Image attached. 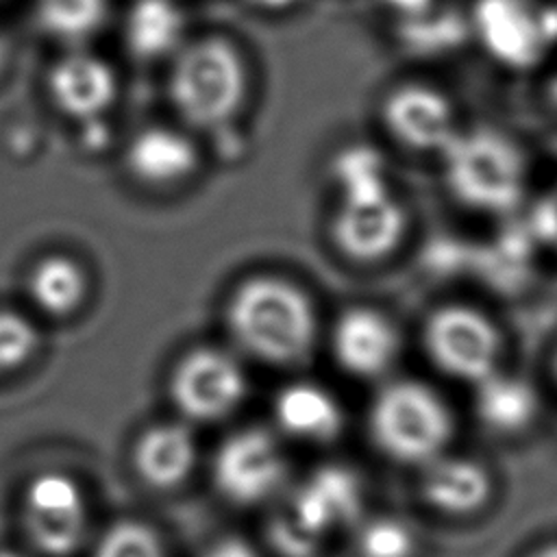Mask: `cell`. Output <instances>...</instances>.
<instances>
[{
    "label": "cell",
    "mask_w": 557,
    "mask_h": 557,
    "mask_svg": "<svg viewBox=\"0 0 557 557\" xmlns=\"http://www.w3.org/2000/svg\"><path fill=\"white\" fill-rule=\"evenodd\" d=\"M224 320L237 348L278 368L305 363L318 337L309 296L298 285L270 274L239 283L226 302Z\"/></svg>",
    "instance_id": "cell-1"
},
{
    "label": "cell",
    "mask_w": 557,
    "mask_h": 557,
    "mask_svg": "<svg viewBox=\"0 0 557 557\" xmlns=\"http://www.w3.org/2000/svg\"><path fill=\"white\" fill-rule=\"evenodd\" d=\"M361 485L344 466H324L311 472L274 511L268 540L281 557H315L326 537L357 522Z\"/></svg>",
    "instance_id": "cell-2"
},
{
    "label": "cell",
    "mask_w": 557,
    "mask_h": 557,
    "mask_svg": "<svg viewBox=\"0 0 557 557\" xmlns=\"http://www.w3.org/2000/svg\"><path fill=\"white\" fill-rule=\"evenodd\" d=\"M246 98V67L237 48L220 37L183 46L170 72V100L194 128L222 131Z\"/></svg>",
    "instance_id": "cell-3"
},
{
    "label": "cell",
    "mask_w": 557,
    "mask_h": 557,
    "mask_svg": "<svg viewBox=\"0 0 557 557\" xmlns=\"http://www.w3.org/2000/svg\"><path fill=\"white\" fill-rule=\"evenodd\" d=\"M374 446L392 461L426 466L444 455L455 422L444 398L420 381H394L372 400L368 413Z\"/></svg>",
    "instance_id": "cell-4"
},
{
    "label": "cell",
    "mask_w": 557,
    "mask_h": 557,
    "mask_svg": "<svg viewBox=\"0 0 557 557\" xmlns=\"http://www.w3.org/2000/svg\"><path fill=\"white\" fill-rule=\"evenodd\" d=\"M450 194L466 207L500 213L518 205L527 168L513 141L496 131L457 133L440 152Z\"/></svg>",
    "instance_id": "cell-5"
},
{
    "label": "cell",
    "mask_w": 557,
    "mask_h": 557,
    "mask_svg": "<svg viewBox=\"0 0 557 557\" xmlns=\"http://www.w3.org/2000/svg\"><path fill=\"white\" fill-rule=\"evenodd\" d=\"M422 346L440 372L470 385L494 376L503 357L498 326L468 305H444L431 311L422 326Z\"/></svg>",
    "instance_id": "cell-6"
},
{
    "label": "cell",
    "mask_w": 557,
    "mask_h": 557,
    "mask_svg": "<svg viewBox=\"0 0 557 557\" xmlns=\"http://www.w3.org/2000/svg\"><path fill=\"white\" fill-rule=\"evenodd\" d=\"M22 529L46 557H72L89 533V505L81 483L59 470L35 474L20 500Z\"/></svg>",
    "instance_id": "cell-7"
},
{
    "label": "cell",
    "mask_w": 557,
    "mask_h": 557,
    "mask_svg": "<svg viewBox=\"0 0 557 557\" xmlns=\"http://www.w3.org/2000/svg\"><path fill=\"white\" fill-rule=\"evenodd\" d=\"M218 494L237 507L274 498L287 481V459L278 440L261 426L242 429L218 446L211 463Z\"/></svg>",
    "instance_id": "cell-8"
},
{
    "label": "cell",
    "mask_w": 557,
    "mask_h": 557,
    "mask_svg": "<svg viewBox=\"0 0 557 557\" xmlns=\"http://www.w3.org/2000/svg\"><path fill=\"white\" fill-rule=\"evenodd\" d=\"M248 392L239 361L220 348L187 352L170 376V398L189 422H220L235 413Z\"/></svg>",
    "instance_id": "cell-9"
},
{
    "label": "cell",
    "mask_w": 557,
    "mask_h": 557,
    "mask_svg": "<svg viewBox=\"0 0 557 557\" xmlns=\"http://www.w3.org/2000/svg\"><path fill=\"white\" fill-rule=\"evenodd\" d=\"M405 228V209L389 191H381L342 198L331 220V239L346 259L376 263L398 248Z\"/></svg>",
    "instance_id": "cell-10"
},
{
    "label": "cell",
    "mask_w": 557,
    "mask_h": 557,
    "mask_svg": "<svg viewBox=\"0 0 557 557\" xmlns=\"http://www.w3.org/2000/svg\"><path fill=\"white\" fill-rule=\"evenodd\" d=\"M381 122L396 144L416 152H442L459 133L450 100L422 83L392 89L381 104Z\"/></svg>",
    "instance_id": "cell-11"
},
{
    "label": "cell",
    "mask_w": 557,
    "mask_h": 557,
    "mask_svg": "<svg viewBox=\"0 0 557 557\" xmlns=\"http://www.w3.org/2000/svg\"><path fill=\"white\" fill-rule=\"evenodd\" d=\"M331 350L346 374L370 381L394 368L400 355V333L381 311L350 307L333 324Z\"/></svg>",
    "instance_id": "cell-12"
},
{
    "label": "cell",
    "mask_w": 557,
    "mask_h": 557,
    "mask_svg": "<svg viewBox=\"0 0 557 557\" xmlns=\"http://www.w3.org/2000/svg\"><path fill=\"white\" fill-rule=\"evenodd\" d=\"M474 28L490 54L513 67L533 65L548 39V22L531 0H479Z\"/></svg>",
    "instance_id": "cell-13"
},
{
    "label": "cell",
    "mask_w": 557,
    "mask_h": 557,
    "mask_svg": "<svg viewBox=\"0 0 557 557\" xmlns=\"http://www.w3.org/2000/svg\"><path fill=\"white\" fill-rule=\"evenodd\" d=\"M52 102L78 120H96L117 96V78L109 63L87 52H72L59 59L48 76Z\"/></svg>",
    "instance_id": "cell-14"
},
{
    "label": "cell",
    "mask_w": 557,
    "mask_h": 557,
    "mask_svg": "<svg viewBox=\"0 0 557 557\" xmlns=\"http://www.w3.org/2000/svg\"><path fill=\"white\" fill-rule=\"evenodd\" d=\"M492 490V476L476 459L440 455L422 466L420 496L431 509L444 516L466 518L481 511Z\"/></svg>",
    "instance_id": "cell-15"
},
{
    "label": "cell",
    "mask_w": 557,
    "mask_h": 557,
    "mask_svg": "<svg viewBox=\"0 0 557 557\" xmlns=\"http://www.w3.org/2000/svg\"><path fill=\"white\" fill-rule=\"evenodd\" d=\"M198 446L187 424L159 422L139 433L133 446V468L139 481L168 492L183 485L196 468Z\"/></svg>",
    "instance_id": "cell-16"
},
{
    "label": "cell",
    "mask_w": 557,
    "mask_h": 557,
    "mask_svg": "<svg viewBox=\"0 0 557 557\" xmlns=\"http://www.w3.org/2000/svg\"><path fill=\"white\" fill-rule=\"evenodd\" d=\"M198 148L181 131L150 126L139 131L126 148V168L144 185L168 187L183 183L198 170Z\"/></svg>",
    "instance_id": "cell-17"
},
{
    "label": "cell",
    "mask_w": 557,
    "mask_h": 557,
    "mask_svg": "<svg viewBox=\"0 0 557 557\" xmlns=\"http://www.w3.org/2000/svg\"><path fill=\"white\" fill-rule=\"evenodd\" d=\"M274 420L285 435L309 444H331L344 431L339 403L329 389L307 381L292 383L278 392Z\"/></svg>",
    "instance_id": "cell-18"
},
{
    "label": "cell",
    "mask_w": 557,
    "mask_h": 557,
    "mask_svg": "<svg viewBox=\"0 0 557 557\" xmlns=\"http://www.w3.org/2000/svg\"><path fill=\"white\" fill-rule=\"evenodd\" d=\"M183 13L172 0H135L128 9L124 37L137 59L154 61L181 50Z\"/></svg>",
    "instance_id": "cell-19"
},
{
    "label": "cell",
    "mask_w": 557,
    "mask_h": 557,
    "mask_svg": "<svg viewBox=\"0 0 557 557\" xmlns=\"http://www.w3.org/2000/svg\"><path fill=\"white\" fill-rule=\"evenodd\" d=\"M537 413V398L524 381L494 374L476 385V416L498 435H518Z\"/></svg>",
    "instance_id": "cell-20"
},
{
    "label": "cell",
    "mask_w": 557,
    "mask_h": 557,
    "mask_svg": "<svg viewBox=\"0 0 557 557\" xmlns=\"http://www.w3.org/2000/svg\"><path fill=\"white\" fill-rule=\"evenodd\" d=\"M87 294L83 268L67 257L41 259L28 276V296L35 307L52 318L74 313Z\"/></svg>",
    "instance_id": "cell-21"
},
{
    "label": "cell",
    "mask_w": 557,
    "mask_h": 557,
    "mask_svg": "<svg viewBox=\"0 0 557 557\" xmlns=\"http://www.w3.org/2000/svg\"><path fill=\"white\" fill-rule=\"evenodd\" d=\"M39 26L67 44L91 37L107 15V0H35Z\"/></svg>",
    "instance_id": "cell-22"
},
{
    "label": "cell",
    "mask_w": 557,
    "mask_h": 557,
    "mask_svg": "<svg viewBox=\"0 0 557 557\" xmlns=\"http://www.w3.org/2000/svg\"><path fill=\"white\" fill-rule=\"evenodd\" d=\"M357 557H416L418 535L396 516L366 520L355 533Z\"/></svg>",
    "instance_id": "cell-23"
},
{
    "label": "cell",
    "mask_w": 557,
    "mask_h": 557,
    "mask_svg": "<svg viewBox=\"0 0 557 557\" xmlns=\"http://www.w3.org/2000/svg\"><path fill=\"white\" fill-rule=\"evenodd\" d=\"M91 557H170V553L150 524L122 518L102 531Z\"/></svg>",
    "instance_id": "cell-24"
},
{
    "label": "cell",
    "mask_w": 557,
    "mask_h": 557,
    "mask_svg": "<svg viewBox=\"0 0 557 557\" xmlns=\"http://www.w3.org/2000/svg\"><path fill=\"white\" fill-rule=\"evenodd\" d=\"M335 176L342 198L387 191L381 154L370 146H350L335 161Z\"/></svg>",
    "instance_id": "cell-25"
},
{
    "label": "cell",
    "mask_w": 557,
    "mask_h": 557,
    "mask_svg": "<svg viewBox=\"0 0 557 557\" xmlns=\"http://www.w3.org/2000/svg\"><path fill=\"white\" fill-rule=\"evenodd\" d=\"M39 346L35 324L9 309H0V376L9 374L33 359Z\"/></svg>",
    "instance_id": "cell-26"
},
{
    "label": "cell",
    "mask_w": 557,
    "mask_h": 557,
    "mask_svg": "<svg viewBox=\"0 0 557 557\" xmlns=\"http://www.w3.org/2000/svg\"><path fill=\"white\" fill-rule=\"evenodd\" d=\"M202 557H259L257 550L239 537H222L218 542H213Z\"/></svg>",
    "instance_id": "cell-27"
},
{
    "label": "cell",
    "mask_w": 557,
    "mask_h": 557,
    "mask_svg": "<svg viewBox=\"0 0 557 557\" xmlns=\"http://www.w3.org/2000/svg\"><path fill=\"white\" fill-rule=\"evenodd\" d=\"M392 2L398 7H405V9H422L426 0H392Z\"/></svg>",
    "instance_id": "cell-28"
},
{
    "label": "cell",
    "mask_w": 557,
    "mask_h": 557,
    "mask_svg": "<svg viewBox=\"0 0 557 557\" xmlns=\"http://www.w3.org/2000/svg\"><path fill=\"white\" fill-rule=\"evenodd\" d=\"M531 557H557V544H548V546L540 548L537 553H533Z\"/></svg>",
    "instance_id": "cell-29"
},
{
    "label": "cell",
    "mask_w": 557,
    "mask_h": 557,
    "mask_svg": "<svg viewBox=\"0 0 557 557\" xmlns=\"http://www.w3.org/2000/svg\"><path fill=\"white\" fill-rule=\"evenodd\" d=\"M0 557H28V555H24L20 550H11V548H0Z\"/></svg>",
    "instance_id": "cell-30"
},
{
    "label": "cell",
    "mask_w": 557,
    "mask_h": 557,
    "mask_svg": "<svg viewBox=\"0 0 557 557\" xmlns=\"http://www.w3.org/2000/svg\"><path fill=\"white\" fill-rule=\"evenodd\" d=\"M259 2H265V4H283L287 0H259Z\"/></svg>",
    "instance_id": "cell-31"
},
{
    "label": "cell",
    "mask_w": 557,
    "mask_h": 557,
    "mask_svg": "<svg viewBox=\"0 0 557 557\" xmlns=\"http://www.w3.org/2000/svg\"><path fill=\"white\" fill-rule=\"evenodd\" d=\"M553 372H555V379H557V352H555V359H553Z\"/></svg>",
    "instance_id": "cell-32"
}]
</instances>
